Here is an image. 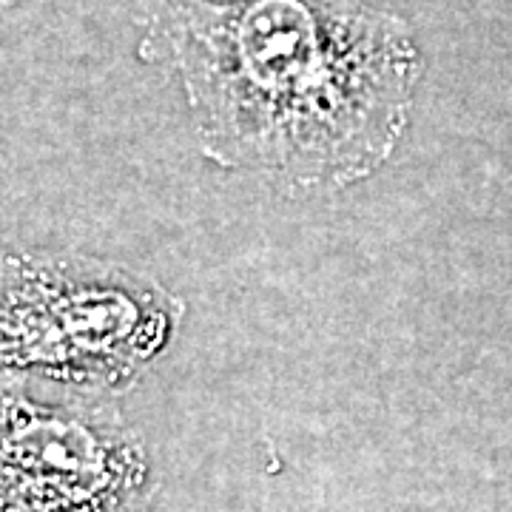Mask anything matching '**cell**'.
I'll return each instance as SVG.
<instances>
[{
	"label": "cell",
	"instance_id": "obj_1",
	"mask_svg": "<svg viewBox=\"0 0 512 512\" xmlns=\"http://www.w3.org/2000/svg\"><path fill=\"white\" fill-rule=\"evenodd\" d=\"M171 43L202 154L308 197L390 160L421 72L362 0H174Z\"/></svg>",
	"mask_w": 512,
	"mask_h": 512
},
{
	"label": "cell",
	"instance_id": "obj_2",
	"mask_svg": "<svg viewBox=\"0 0 512 512\" xmlns=\"http://www.w3.org/2000/svg\"><path fill=\"white\" fill-rule=\"evenodd\" d=\"M180 316V299L103 259L20 254L3 265L6 370L123 384L163 353Z\"/></svg>",
	"mask_w": 512,
	"mask_h": 512
},
{
	"label": "cell",
	"instance_id": "obj_3",
	"mask_svg": "<svg viewBox=\"0 0 512 512\" xmlns=\"http://www.w3.org/2000/svg\"><path fill=\"white\" fill-rule=\"evenodd\" d=\"M123 464V450L100 439L86 421L6 396V473L15 476V490L37 487L60 495V504H74L77 493L109 487Z\"/></svg>",
	"mask_w": 512,
	"mask_h": 512
}]
</instances>
